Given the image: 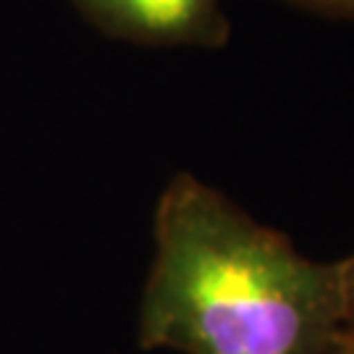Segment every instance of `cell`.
Listing matches in <instances>:
<instances>
[{"label":"cell","mask_w":354,"mask_h":354,"mask_svg":"<svg viewBox=\"0 0 354 354\" xmlns=\"http://www.w3.org/2000/svg\"><path fill=\"white\" fill-rule=\"evenodd\" d=\"M152 234L142 349L336 354L346 342V263L304 257L200 178H171Z\"/></svg>","instance_id":"cell-1"},{"label":"cell","mask_w":354,"mask_h":354,"mask_svg":"<svg viewBox=\"0 0 354 354\" xmlns=\"http://www.w3.org/2000/svg\"><path fill=\"white\" fill-rule=\"evenodd\" d=\"M102 24L142 39H187L210 24L218 0H84Z\"/></svg>","instance_id":"cell-2"},{"label":"cell","mask_w":354,"mask_h":354,"mask_svg":"<svg viewBox=\"0 0 354 354\" xmlns=\"http://www.w3.org/2000/svg\"><path fill=\"white\" fill-rule=\"evenodd\" d=\"M299 6L315 8V11L339 13V16H354V0H294Z\"/></svg>","instance_id":"cell-3"},{"label":"cell","mask_w":354,"mask_h":354,"mask_svg":"<svg viewBox=\"0 0 354 354\" xmlns=\"http://www.w3.org/2000/svg\"><path fill=\"white\" fill-rule=\"evenodd\" d=\"M346 263V304H349V320H346V339L354 342V254L344 260Z\"/></svg>","instance_id":"cell-4"},{"label":"cell","mask_w":354,"mask_h":354,"mask_svg":"<svg viewBox=\"0 0 354 354\" xmlns=\"http://www.w3.org/2000/svg\"><path fill=\"white\" fill-rule=\"evenodd\" d=\"M336 354H354V342H349V339H346V342L342 344V349H339Z\"/></svg>","instance_id":"cell-5"}]
</instances>
